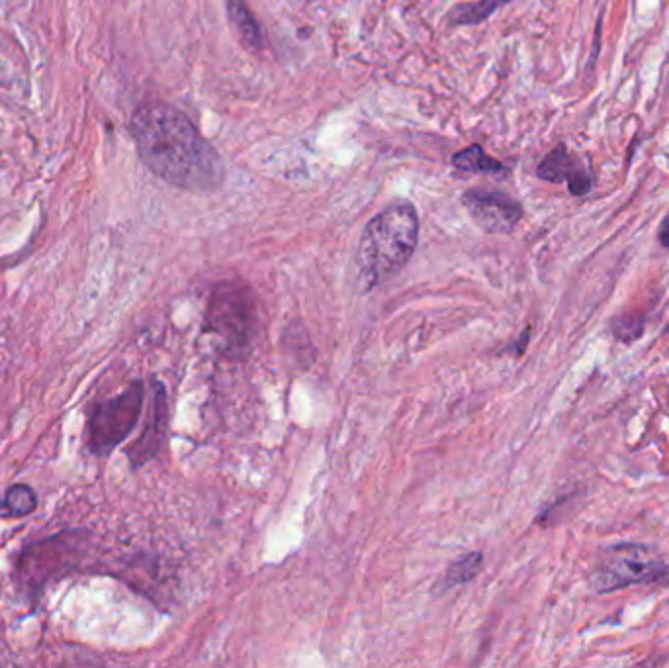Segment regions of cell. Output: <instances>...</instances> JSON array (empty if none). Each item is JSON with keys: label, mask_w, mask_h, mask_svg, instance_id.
I'll list each match as a JSON object with an SVG mask.
<instances>
[{"label": "cell", "mask_w": 669, "mask_h": 668, "mask_svg": "<svg viewBox=\"0 0 669 668\" xmlns=\"http://www.w3.org/2000/svg\"><path fill=\"white\" fill-rule=\"evenodd\" d=\"M129 131L141 161L164 183L194 192L222 186V157L179 108L161 101L141 104L131 116Z\"/></svg>", "instance_id": "1"}, {"label": "cell", "mask_w": 669, "mask_h": 668, "mask_svg": "<svg viewBox=\"0 0 669 668\" xmlns=\"http://www.w3.org/2000/svg\"><path fill=\"white\" fill-rule=\"evenodd\" d=\"M419 239V216L409 202L388 206L366 224L355 255L362 290H372L408 263Z\"/></svg>", "instance_id": "2"}, {"label": "cell", "mask_w": 669, "mask_h": 668, "mask_svg": "<svg viewBox=\"0 0 669 668\" xmlns=\"http://www.w3.org/2000/svg\"><path fill=\"white\" fill-rule=\"evenodd\" d=\"M257 325L255 298L239 282H224L212 292L207 304V330L219 335L232 352L251 343Z\"/></svg>", "instance_id": "3"}, {"label": "cell", "mask_w": 669, "mask_h": 668, "mask_svg": "<svg viewBox=\"0 0 669 668\" xmlns=\"http://www.w3.org/2000/svg\"><path fill=\"white\" fill-rule=\"evenodd\" d=\"M141 408H144L141 382L131 385L116 398L98 404L89 420V430H86L91 451L94 455L112 453L136 427Z\"/></svg>", "instance_id": "4"}, {"label": "cell", "mask_w": 669, "mask_h": 668, "mask_svg": "<svg viewBox=\"0 0 669 668\" xmlns=\"http://www.w3.org/2000/svg\"><path fill=\"white\" fill-rule=\"evenodd\" d=\"M667 566L648 555L638 545L612 547L609 557L594 573V586L599 594L615 592L632 584H646L665 576Z\"/></svg>", "instance_id": "5"}, {"label": "cell", "mask_w": 669, "mask_h": 668, "mask_svg": "<svg viewBox=\"0 0 669 668\" xmlns=\"http://www.w3.org/2000/svg\"><path fill=\"white\" fill-rule=\"evenodd\" d=\"M468 214L488 234H509L523 218V206L499 191L470 189L462 194Z\"/></svg>", "instance_id": "6"}, {"label": "cell", "mask_w": 669, "mask_h": 668, "mask_svg": "<svg viewBox=\"0 0 669 668\" xmlns=\"http://www.w3.org/2000/svg\"><path fill=\"white\" fill-rule=\"evenodd\" d=\"M536 174L548 183H566L574 196H585L594 186V177L587 167L574 157L564 144L548 153L541 165L536 167Z\"/></svg>", "instance_id": "7"}, {"label": "cell", "mask_w": 669, "mask_h": 668, "mask_svg": "<svg viewBox=\"0 0 669 668\" xmlns=\"http://www.w3.org/2000/svg\"><path fill=\"white\" fill-rule=\"evenodd\" d=\"M164 430H167V402H164V390L159 387L157 396L153 398L151 415L144 430V435H141L139 440L131 445V451H129L131 461H134L136 465H141L153 455H157L163 443Z\"/></svg>", "instance_id": "8"}, {"label": "cell", "mask_w": 669, "mask_h": 668, "mask_svg": "<svg viewBox=\"0 0 669 668\" xmlns=\"http://www.w3.org/2000/svg\"><path fill=\"white\" fill-rule=\"evenodd\" d=\"M227 14L241 43L253 51L262 49V46H265V36H262L259 22L249 10L245 0H227Z\"/></svg>", "instance_id": "9"}, {"label": "cell", "mask_w": 669, "mask_h": 668, "mask_svg": "<svg viewBox=\"0 0 669 668\" xmlns=\"http://www.w3.org/2000/svg\"><path fill=\"white\" fill-rule=\"evenodd\" d=\"M38 508V496L34 488L28 485H14L6 490L0 502V516L3 518H24Z\"/></svg>", "instance_id": "10"}, {"label": "cell", "mask_w": 669, "mask_h": 668, "mask_svg": "<svg viewBox=\"0 0 669 668\" xmlns=\"http://www.w3.org/2000/svg\"><path fill=\"white\" fill-rule=\"evenodd\" d=\"M454 169L462 173H506V165L489 157L480 146H470L453 156Z\"/></svg>", "instance_id": "11"}, {"label": "cell", "mask_w": 669, "mask_h": 668, "mask_svg": "<svg viewBox=\"0 0 669 668\" xmlns=\"http://www.w3.org/2000/svg\"><path fill=\"white\" fill-rule=\"evenodd\" d=\"M507 0H480V3H460L456 4L451 13H448V18L454 24H478V22H484L489 18L496 10L506 4Z\"/></svg>", "instance_id": "12"}, {"label": "cell", "mask_w": 669, "mask_h": 668, "mask_svg": "<svg viewBox=\"0 0 669 668\" xmlns=\"http://www.w3.org/2000/svg\"><path fill=\"white\" fill-rule=\"evenodd\" d=\"M481 566V555L480 553H470L466 557L456 561L451 568H448L445 578H443V586L445 588H453L458 584H464L468 580L476 576Z\"/></svg>", "instance_id": "13"}, {"label": "cell", "mask_w": 669, "mask_h": 668, "mask_svg": "<svg viewBox=\"0 0 669 668\" xmlns=\"http://www.w3.org/2000/svg\"><path fill=\"white\" fill-rule=\"evenodd\" d=\"M642 332H644V324L642 320H638V317H636V320H629L627 317V320H622V324L615 325V335L622 339V342H632V339L640 337Z\"/></svg>", "instance_id": "14"}, {"label": "cell", "mask_w": 669, "mask_h": 668, "mask_svg": "<svg viewBox=\"0 0 669 668\" xmlns=\"http://www.w3.org/2000/svg\"><path fill=\"white\" fill-rule=\"evenodd\" d=\"M657 239H660V244L664 247H669V212L665 214V218L660 224V229H657Z\"/></svg>", "instance_id": "15"}, {"label": "cell", "mask_w": 669, "mask_h": 668, "mask_svg": "<svg viewBox=\"0 0 669 668\" xmlns=\"http://www.w3.org/2000/svg\"><path fill=\"white\" fill-rule=\"evenodd\" d=\"M665 332H667V334H669V327H667V330H665Z\"/></svg>", "instance_id": "16"}]
</instances>
